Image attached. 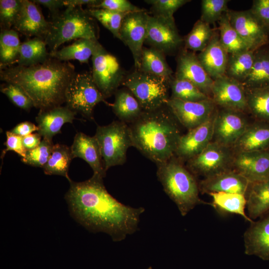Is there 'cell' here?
<instances>
[{"instance_id": "1", "label": "cell", "mask_w": 269, "mask_h": 269, "mask_svg": "<svg viewBox=\"0 0 269 269\" xmlns=\"http://www.w3.org/2000/svg\"><path fill=\"white\" fill-rule=\"evenodd\" d=\"M103 179L93 175L84 181L71 180L65 199L78 222L91 231L106 233L113 241H120L137 230L144 209L118 201L108 192Z\"/></svg>"}, {"instance_id": "2", "label": "cell", "mask_w": 269, "mask_h": 269, "mask_svg": "<svg viewBox=\"0 0 269 269\" xmlns=\"http://www.w3.org/2000/svg\"><path fill=\"white\" fill-rule=\"evenodd\" d=\"M75 74L72 64L50 57L36 65H12L1 69L0 79L20 87L34 107L44 110L65 103L66 89Z\"/></svg>"}, {"instance_id": "3", "label": "cell", "mask_w": 269, "mask_h": 269, "mask_svg": "<svg viewBox=\"0 0 269 269\" xmlns=\"http://www.w3.org/2000/svg\"><path fill=\"white\" fill-rule=\"evenodd\" d=\"M178 122L166 105L143 111L129 124L133 146L156 165L174 156L182 135Z\"/></svg>"}, {"instance_id": "4", "label": "cell", "mask_w": 269, "mask_h": 269, "mask_svg": "<svg viewBox=\"0 0 269 269\" xmlns=\"http://www.w3.org/2000/svg\"><path fill=\"white\" fill-rule=\"evenodd\" d=\"M156 165L158 180L182 216L186 215L197 205H211V203H206L200 198L196 177L183 165L182 161L174 156Z\"/></svg>"}, {"instance_id": "5", "label": "cell", "mask_w": 269, "mask_h": 269, "mask_svg": "<svg viewBox=\"0 0 269 269\" xmlns=\"http://www.w3.org/2000/svg\"><path fill=\"white\" fill-rule=\"evenodd\" d=\"M44 38L50 52L64 43L81 38L98 39L99 29L95 19L81 6L66 7L52 17Z\"/></svg>"}, {"instance_id": "6", "label": "cell", "mask_w": 269, "mask_h": 269, "mask_svg": "<svg viewBox=\"0 0 269 269\" xmlns=\"http://www.w3.org/2000/svg\"><path fill=\"white\" fill-rule=\"evenodd\" d=\"M169 80L135 69L126 74L122 85L134 96L143 111H151L166 105Z\"/></svg>"}, {"instance_id": "7", "label": "cell", "mask_w": 269, "mask_h": 269, "mask_svg": "<svg viewBox=\"0 0 269 269\" xmlns=\"http://www.w3.org/2000/svg\"><path fill=\"white\" fill-rule=\"evenodd\" d=\"M94 136L99 143L106 171L126 162L127 150L133 146L128 124L115 121L108 125L98 126Z\"/></svg>"}, {"instance_id": "8", "label": "cell", "mask_w": 269, "mask_h": 269, "mask_svg": "<svg viewBox=\"0 0 269 269\" xmlns=\"http://www.w3.org/2000/svg\"><path fill=\"white\" fill-rule=\"evenodd\" d=\"M102 102L106 103L95 84L91 73H76L65 92L66 106L77 114L93 120V110L96 105Z\"/></svg>"}, {"instance_id": "9", "label": "cell", "mask_w": 269, "mask_h": 269, "mask_svg": "<svg viewBox=\"0 0 269 269\" xmlns=\"http://www.w3.org/2000/svg\"><path fill=\"white\" fill-rule=\"evenodd\" d=\"M92 76L104 98L115 94L126 76L116 56L98 43L93 55Z\"/></svg>"}, {"instance_id": "10", "label": "cell", "mask_w": 269, "mask_h": 269, "mask_svg": "<svg viewBox=\"0 0 269 269\" xmlns=\"http://www.w3.org/2000/svg\"><path fill=\"white\" fill-rule=\"evenodd\" d=\"M234 155L231 148L211 141L199 154L188 160L186 166L196 177L205 178L232 169Z\"/></svg>"}, {"instance_id": "11", "label": "cell", "mask_w": 269, "mask_h": 269, "mask_svg": "<svg viewBox=\"0 0 269 269\" xmlns=\"http://www.w3.org/2000/svg\"><path fill=\"white\" fill-rule=\"evenodd\" d=\"M183 42L174 19H164L149 14L144 43L165 55H171L180 48Z\"/></svg>"}, {"instance_id": "12", "label": "cell", "mask_w": 269, "mask_h": 269, "mask_svg": "<svg viewBox=\"0 0 269 269\" xmlns=\"http://www.w3.org/2000/svg\"><path fill=\"white\" fill-rule=\"evenodd\" d=\"M250 123L247 113L217 108L212 141L232 148Z\"/></svg>"}, {"instance_id": "13", "label": "cell", "mask_w": 269, "mask_h": 269, "mask_svg": "<svg viewBox=\"0 0 269 269\" xmlns=\"http://www.w3.org/2000/svg\"><path fill=\"white\" fill-rule=\"evenodd\" d=\"M166 106L178 122L188 131L207 121L217 110L211 98L197 102L169 98Z\"/></svg>"}, {"instance_id": "14", "label": "cell", "mask_w": 269, "mask_h": 269, "mask_svg": "<svg viewBox=\"0 0 269 269\" xmlns=\"http://www.w3.org/2000/svg\"><path fill=\"white\" fill-rule=\"evenodd\" d=\"M149 13L142 10L128 13L122 21L120 39L130 49L135 69H139L141 52L145 42Z\"/></svg>"}, {"instance_id": "15", "label": "cell", "mask_w": 269, "mask_h": 269, "mask_svg": "<svg viewBox=\"0 0 269 269\" xmlns=\"http://www.w3.org/2000/svg\"><path fill=\"white\" fill-rule=\"evenodd\" d=\"M227 13L231 25L252 50L268 45L269 34L250 9L240 11L228 9Z\"/></svg>"}, {"instance_id": "16", "label": "cell", "mask_w": 269, "mask_h": 269, "mask_svg": "<svg viewBox=\"0 0 269 269\" xmlns=\"http://www.w3.org/2000/svg\"><path fill=\"white\" fill-rule=\"evenodd\" d=\"M211 98L218 108L248 114L245 88L241 83L226 75L214 80Z\"/></svg>"}, {"instance_id": "17", "label": "cell", "mask_w": 269, "mask_h": 269, "mask_svg": "<svg viewBox=\"0 0 269 269\" xmlns=\"http://www.w3.org/2000/svg\"><path fill=\"white\" fill-rule=\"evenodd\" d=\"M176 61L174 77L190 82L211 98L214 80L202 66L197 54L184 48L178 53Z\"/></svg>"}, {"instance_id": "18", "label": "cell", "mask_w": 269, "mask_h": 269, "mask_svg": "<svg viewBox=\"0 0 269 269\" xmlns=\"http://www.w3.org/2000/svg\"><path fill=\"white\" fill-rule=\"evenodd\" d=\"M216 112L207 121L181 135L174 156L183 162H187L211 142Z\"/></svg>"}, {"instance_id": "19", "label": "cell", "mask_w": 269, "mask_h": 269, "mask_svg": "<svg viewBox=\"0 0 269 269\" xmlns=\"http://www.w3.org/2000/svg\"><path fill=\"white\" fill-rule=\"evenodd\" d=\"M232 169L250 183L269 179V149L234 152Z\"/></svg>"}, {"instance_id": "20", "label": "cell", "mask_w": 269, "mask_h": 269, "mask_svg": "<svg viewBox=\"0 0 269 269\" xmlns=\"http://www.w3.org/2000/svg\"><path fill=\"white\" fill-rule=\"evenodd\" d=\"M50 22L44 18L37 4L32 0H21L19 13L13 26L14 30L28 37L44 39Z\"/></svg>"}, {"instance_id": "21", "label": "cell", "mask_w": 269, "mask_h": 269, "mask_svg": "<svg viewBox=\"0 0 269 269\" xmlns=\"http://www.w3.org/2000/svg\"><path fill=\"white\" fill-rule=\"evenodd\" d=\"M250 183L246 178L233 169L205 177L198 182L200 192L209 195L222 192L245 195Z\"/></svg>"}, {"instance_id": "22", "label": "cell", "mask_w": 269, "mask_h": 269, "mask_svg": "<svg viewBox=\"0 0 269 269\" xmlns=\"http://www.w3.org/2000/svg\"><path fill=\"white\" fill-rule=\"evenodd\" d=\"M244 234L245 253L269 260V211L250 223Z\"/></svg>"}, {"instance_id": "23", "label": "cell", "mask_w": 269, "mask_h": 269, "mask_svg": "<svg viewBox=\"0 0 269 269\" xmlns=\"http://www.w3.org/2000/svg\"><path fill=\"white\" fill-rule=\"evenodd\" d=\"M70 149L73 159L78 157L85 160L92 168L94 175L102 178L106 176L100 148L94 136L77 133Z\"/></svg>"}, {"instance_id": "24", "label": "cell", "mask_w": 269, "mask_h": 269, "mask_svg": "<svg viewBox=\"0 0 269 269\" xmlns=\"http://www.w3.org/2000/svg\"><path fill=\"white\" fill-rule=\"evenodd\" d=\"M76 114L66 106L40 110L35 118L38 128L37 132L42 138L52 140L53 136L61 132V129L65 124L73 123Z\"/></svg>"}, {"instance_id": "25", "label": "cell", "mask_w": 269, "mask_h": 269, "mask_svg": "<svg viewBox=\"0 0 269 269\" xmlns=\"http://www.w3.org/2000/svg\"><path fill=\"white\" fill-rule=\"evenodd\" d=\"M197 55L202 66L213 80L225 75L229 54L220 43L218 31L207 47Z\"/></svg>"}, {"instance_id": "26", "label": "cell", "mask_w": 269, "mask_h": 269, "mask_svg": "<svg viewBox=\"0 0 269 269\" xmlns=\"http://www.w3.org/2000/svg\"><path fill=\"white\" fill-rule=\"evenodd\" d=\"M234 152L269 149V123L254 121L232 148Z\"/></svg>"}, {"instance_id": "27", "label": "cell", "mask_w": 269, "mask_h": 269, "mask_svg": "<svg viewBox=\"0 0 269 269\" xmlns=\"http://www.w3.org/2000/svg\"><path fill=\"white\" fill-rule=\"evenodd\" d=\"M248 217L253 221L269 211V179L250 183L245 195Z\"/></svg>"}, {"instance_id": "28", "label": "cell", "mask_w": 269, "mask_h": 269, "mask_svg": "<svg viewBox=\"0 0 269 269\" xmlns=\"http://www.w3.org/2000/svg\"><path fill=\"white\" fill-rule=\"evenodd\" d=\"M114 95L115 101L111 106L119 121L129 125L143 112L138 100L127 88L118 89Z\"/></svg>"}, {"instance_id": "29", "label": "cell", "mask_w": 269, "mask_h": 269, "mask_svg": "<svg viewBox=\"0 0 269 269\" xmlns=\"http://www.w3.org/2000/svg\"><path fill=\"white\" fill-rule=\"evenodd\" d=\"M242 84L246 89L269 86V46L255 51L252 69Z\"/></svg>"}, {"instance_id": "30", "label": "cell", "mask_w": 269, "mask_h": 269, "mask_svg": "<svg viewBox=\"0 0 269 269\" xmlns=\"http://www.w3.org/2000/svg\"><path fill=\"white\" fill-rule=\"evenodd\" d=\"M98 42V39H79L59 50L50 52L49 55L51 57L62 61L77 60L81 63H87Z\"/></svg>"}, {"instance_id": "31", "label": "cell", "mask_w": 269, "mask_h": 269, "mask_svg": "<svg viewBox=\"0 0 269 269\" xmlns=\"http://www.w3.org/2000/svg\"><path fill=\"white\" fill-rule=\"evenodd\" d=\"M165 54L152 47H143L139 69L141 71L170 79L173 72L168 64Z\"/></svg>"}, {"instance_id": "32", "label": "cell", "mask_w": 269, "mask_h": 269, "mask_svg": "<svg viewBox=\"0 0 269 269\" xmlns=\"http://www.w3.org/2000/svg\"><path fill=\"white\" fill-rule=\"evenodd\" d=\"M44 39L34 37L21 43L16 63L17 65L28 66L41 63L50 56L46 49Z\"/></svg>"}, {"instance_id": "33", "label": "cell", "mask_w": 269, "mask_h": 269, "mask_svg": "<svg viewBox=\"0 0 269 269\" xmlns=\"http://www.w3.org/2000/svg\"><path fill=\"white\" fill-rule=\"evenodd\" d=\"M211 205L217 210L226 213H232L240 215L250 223L251 220L245 213L247 200L244 195L226 192L211 193Z\"/></svg>"}, {"instance_id": "34", "label": "cell", "mask_w": 269, "mask_h": 269, "mask_svg": "<svg viewBox=\"0 0 269 269\" xmlns=\"http://www.w3.org/2000/svg\"><path fill=\"white\" fill-rule=\"evenodd\" d=\"M246 93L248 114L254 121L269 123V86L246 89Z\"/></svg>"}, {"instance_id": "35", "label": "cell", "mask_w": 269, "mask_h": 269, "mask_svg": "<svg viewBox=\"0 0 269 269\" xmlns=\"http://www.w3.org/2000/svg\"><path fill=\"white\" fill-rule=\"evenodd\" d=\"M72 159L70 147L55 144L47 163L42 167L43 171L46 175L63 176L70 182L71 180L68 176V170Z\"/></svg>"}, {"instance_id": "36", "label": "cell", "mask_w": 269, "mask_h": 269, "mask_svg": "<svg viewBox=\"0 0 269 269\" xmlns=\"http://www.w3.org/2000/svg\"><path fill=\"white\" fill-rule=\"evenodd\" d=\"M219 40L229 54L252 50L247 43L231 25L226 12L218 21Z\"/></svg>"}, {"instance_id": "37", "label": "cell", "mask_w": 269, "mask_h": 269, "mask_svg": "<svg viewBox=\"0 0 269 269\" xmlns=\"http://www.w3.org/2000/svg\"><path fill=\"white\" fill-rule=\"evenodd\" d=\"M255 51L248 50L229 54L225 75L242 84L252 69Z\"/></svg>"}, {"instance_id": "38", "label": "cell", "mask_w": 269, "mask_h": 269, "mask_svg": "<svg viewBox=\"0 0 269 269\" xmlns=\"http://www.w3.org/2000/svg\"><path fill=\"white\" fill-rule=\"evenodd\" d=\"M20 42L18 32L14 29L1 30L0 33V69L12 66L18 57Z\"/></svg>"}, {"instance_id": "39", "label": "cell", "mask_w": 269, "mask_h": 269, "mask_svg": "<svg viewBox=\"0 0 269 269\" xmlns=\"http://www.w3.org/2000/svg\"><path fill=\"white\" fill-rule=\"evenodd\" d=\"M216 32L210 24L200 19L198 20L190 32L183 38L184 48L194 52L202 51L207 47Z\"/></svg>"}, {"instance_id": "40", "label": "cell", "mask_w": 269, "mask_h": 269, "mask_svg": "<svg viewBox=\"0 0 269 269\" xmlns=\"http://www.w3.org/2000/svg\"><path fill=\"white\" fill-rule=\"evenodd\" d=\"M169 83L171 92L170 98L187 102L201 101L210 98L188 81L176 79L173 76Z\"/></svg>"}, {"instance_id": "41", "label": "cell", "mask_w": 269, "mask_h": 269, "mask_svg": "<svg viewBox=\"0 0 269 269\" xmlns=\"http://www.w3.org/2000/svg\"><path fill=\"white\" fill-rule=\"evenodd\" d=\"M89 15L98 20L117 38L120 39V30L122 21L129 13L98 8H89L86 9Z\"/></svg>"}, {"instance_id": "42", "label": "cell", "mask_w": 269, "mask_h": 269, "mask_svg": "<svg viewBox=\"0 0 269 269\" xmlns=\"http://www.w3.org/2000/svg\"><path fill=\"white\" fill-rule=\"evenodd\" d=\"M53 146L52 140L42 138L38 146L27 150L25 156L21 160L25 164L42 168L47 163Z\"/></svg>"}, {"instance_id": "43", "label": "cell", "mask_w": 269, "mask_h": 269, "mask_svg": "<svg viewBox=\"0 0 269 269\" xmlns=\"http://www.w3.org/2000/svg\"><path fill=\"white\" fill-rule=\"evenodd\" d=\"M151 5V15L164 19H174L173 14L180 7L191 1L189 0H146Z\"/></svg>"}, {"instance_id": "44", "label": "cell", "mask_w": 269, "mask_h": 269, "mask_svg": "<svg viewBox=\"0 0 269 269\" xmlns=\"http://www.w3.org/2000/svg\"><path fill=\"white\" fill-rule=\"evenodd\" d=\"M229 0H201L200 19L209 24L219 21L223 15L228 10Z\"/></svg>"}, {"instance_id": "45", "label": "cell", "mask_w": 269, "mask_h": 269, "mask_svg": "<svg viewBox=\"0 0 269 269\" xmlns=\"http://www.w3.org/2000/svg\"><path fill=\"white\" fill-rule=\"evenodd\" d=\"M0 90L15 106L22 110L28 111L34 107L30 97L17 85L5 83L0 85Z\"/></svg>"}, {"instance_id": "46", "label": "cell", "mask_w": 269, "mask_h": 269, "mask_svg": "<svg viewBox=\"0 0 269 269\" xmlns=\"http://www.w3.org/2000/svg\"><path fill=\"white\" fill-rule=\"evenodd\" d=\"M21 0H0L1 30L10 29L13 26L19 13Z\"/></svg>"}, {"instance_id": "47", "label": "cell", "mask_w": 269, "mask_h": 269, "mask_svg": "<svg viewBox=\"0 0 269 269\" xmlns=\"http://www.w3.org/2000/svg\"><path fill=\"white\" fill-rule=\"evenodd\" d=\"M95 8L107 9L121 13H130L143 10L128 0H101Z\"/></svg>"}, {"instance_id": "48", "label": "cell", "mask_w": 269, "mask_h": 269, "mask_svg": "<svg viewBox=\"0 0 269 269\" xmlns=\"http://www.w3.org/2000/svg\"><path fill=\"white\" fill-rule=\"evenodd\" d=\"M6 139L4 142L5 148L2 151L0 158L3 159L8 151H13L20 156L22 158L25 156L27 150L24 148L22 143V137L12 134L10 131L6 132Z\"/></svg>"}, {"instance_id": "49", "label": "cell", "mask_w": 269, "mask_h": 269, "mask_svg": "<svg viewBox=\"0 0 269 269\" xmlns=\"http://www.w3.org/2000/svg\"><path fill=\"white\" fill-rule=\"evenodd\" d=\"M250 9L269 34V0H254Z\"/></svg>"}, {"instance_id": "50", "label": "cell", "mask_w": 269, "mask_h": 269, "mask_svg": "<svg viewBox=\"0 0 269 269\" xmlns=\"http://www.w3.org/2000/svg\"><path fill=\"white\" fill-rule=\"evenodd\" d=\"M38 131L37 126L30 122L25 121L19 123L10 131L13 134L23 137Z\"/></svg>"}, {"instance_id": "51", "label": "cell", "mask_w": 269, "mask_h": 269, "mask_svg": "<svg viewBox=\"0 0 269 269\" xmlns=\"http://www.w3.org/2000/svg\"><path fill=\"white\" fill-rule=\"evenodd\" d=\"M37 4L47 7L51 12L52 17L58 13L59 9L64 6V0H33Z\"/></svg>"}, {"instance_id": "52", "label": "cell", "mask_w": 269, "mask_h": 269, "mask_svg": "<svg viewBox=\"0 0 269 269\" xmlns=\"http://www.w3.org/2000/svg\"><path fill=\"white\" fill-rule=\"evenodd\" d=\"M41 135L38 133H32L22 137V143L27 150L32 149L38 146L41 141Z\"/></svg>"}, {"instance_id": "53", "label": "cell", "mask_w": 269, "mask_h": 269, "mask_svg": "<svg viewBox=\"0 0 269 269\" xmlns=\"http://www.w3.org/2000/svg\"><path fill=\"white\" fill-rule=\"evenodd\" d=\"M101 1V0H64V4L66 7H82L83 5H86L89 8H95Z\"/></svg>"}, {"instance_id": "54", "label": "cell", "mask_w": 269, "mask_h": 269, "mask_svg": "<svg viewBox=\"0 0 269 269\" xmlns=\"http://www.w3.org/2000/svg\"><path fill=\"white\" fill-rule=\"evenodd\" d=\"M147 269H152L151 267H149Z\"/></svg>"}]
</instances>
